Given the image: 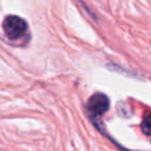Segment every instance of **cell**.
Here are the masks:
<instances>
[{"label": "cell", "instance_id": "cell-3", "mask_svg": "<svg viewBox=\"0 0 151 151\" xmlns=\"http://www.w3.org/2000/svg\"><path fill=\"white\" fill-rule=\"evenodd\" d=\"M141 129L145 134H151V113L147 115L144 118L141 124Z\"/></svg>", "mask_w": 151, "mask_h": 151}, {"label": "cell", "instance_id": "cell-2", "mask_svg": "<svg viewBox=\"0 0 151 151\" xmlns=\"http://www.w3.org/2000/svg\"><path fill=\"white\" fill-rule=\"evenodd\" d=\"M110 109V99L105 93L97 92L88 99L86 112L91 121H97Z\"/></svg>", "mask_w": 151, "mask_h": 151}, {"label": "cell", "instance_id": "cell-1", "mask_svg": "<svg viewBox=\"0 0 151 151\" xmlns=\"http://www.w3.org/2000/svg\"><path fill=\"white\" fill-rule=\"evenodd\" d=\"M2 28L9 40H18L25 36L28 31V25L23 18L16 15H9L3 20Z\"/></svg>", "mask_w": 151, "mask_h": 151}]
</instances>
